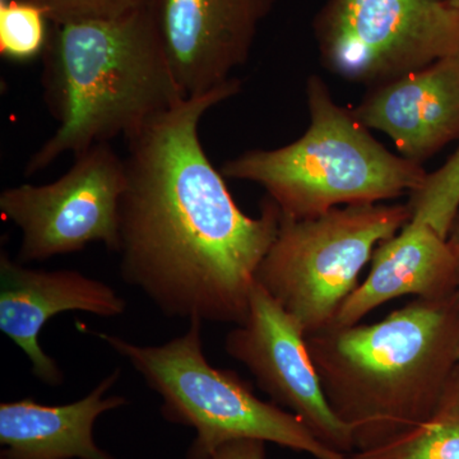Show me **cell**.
I'll use <instances>...</instances> for the list:
<instances>
[{
  "instance_id": "1",
  "label": "cell",
  "mask_w": 459,
  "mask_h": 459,
  "mask_svg": "<svg viewBox=\"0 0 459 459\" xmlns=\"http://www.w3.org/2000/svg\"><path fill=\"white\" fill-rule=\"evenodd\" d=\"M241 81L183 100L128 140L119 208L120 274L168 318L246 322L256 271L281 223L263 199L247 216L208 159L202 117Z\"/></svg>"
},
{
  "instance_id": "2",
  "label": "cell",
  "mask_w": 459,
  "mask_h": 459,
  "mask_svg": "<svg viewBox=\"0 0 459 459\" xmlns=\"http://www.w3.org/2000/svg\"><path fill=\"white\" fill-rule=\"evenodd\" d=\"M329 406L369 451L433 415L458 365L459 290L415 299L371 325L307 334Z\"/></svg>"
},
{
  "instance_id": "3",
  "label": "cell",
  "mask_w": 459,
  "mask_h": 459,
  "mask_svg": "<svg viewBox=\"0 0 459 459\" xmlns=\"http://www.w3.org/2000/svg\"><path fill=\"white\" fill-rule=\"evenodd\" d=\"M45 98L59 126L30 157L26 177L65 153L126 140L186 100L169 65L152 2L110 21L51 27L44 53Z\"/></svg>"
},
{
  "instance_id": "4",
  "label": "cell",
  "mask_w": 459,
  "mask_h": 459,
  "mask_svg": "<svg viewBox=\"0 0 459 459\" xmlns=\"http://www.w3.org/2000/svg\"><path fill=\"white\" fill-rule=\"evenodd\" d=\"M310 123L298 140L273 150H250L228 160V179L258 184L282 216L304 220L337 207L385 204L421 186L424 166L391 152L341 107L328 84L312 74L305 86Z\"/></svg>"
},
{
  "instance_id": "5",
  "label": "cell",
  "mask_w": 459,
  "mask_h": 459,
  "mask_svg": "<svg viewBox=\"0 0 459 459\" xmlns=\"http://www.w3.org/2000/svg\"><path fill=\"white\" fill-rule=\"evenodd\" d=\"M202 325L190 320L186 333L159 346L91 333L126 359L162 398L166 421L195 429L186 459H212L223 444L241 439L277 444L316 459H351L319 442L294 413L259 400L235 371L212 367L205 359Z\"/></svg>"
},
{
  "instance_id": "6",
  "label": "cell",
  "mask_w": 459,
  "mask_h": 459,
  "mask_svg": "<svg viewBox=\"0 0 459 459\" xmlns=\"http://www.w3.org/2000/svg\"><path fill=\"white\" fill-rule=\"evenodd\" d=\"M410 221L407 204L344 205L304 220L281 213L279 232L255 282L307 336L316 333L333 325L377 247Z\"/></svg>"
},
{
  "instance_id": "7",
  "label": "cell",
  "mask_w": 459,
  "mask_h": 459,
  "mask_svg": "<svg viewBox=\"0 0 459 459\" xmlns=\"http://www.w3.org/2000/svg\"><path fill=\"white\" fill-rule=\"evenodd\" d=\"M312 29L329 74L368 89L459 53L451 0H325Z\"/></svg>"
},
{
  "instance_id": "8",
  "label": "cell",
  "mask_w": 459,
  "mask_h": 459,
  "mask_svg": "<svg viewBox=\"0 0 459 459\" xmlns=\"http://www.w3.org/2000/svg\"><path fill=\"white\" fill-rule=\"evenodd\" d=\"M126 162L110 143L74 155L59 179L3 190L0 212L21 231L17 261L42 262L102 243L117 252Z\"/></svg>"
},
{
  "instance_id": "9",
  "label": "cell",
  "mask_w": 459,
  "mask_h": 459,
  "mask_svg": "<svg viewBox=\"0 0 459 459\" xmlns=\"http://www.w3.org/2000/svg\"><path fill=\"white\" fill-rule=\"evenodd\" d=\"M225 350L274 404L298 416L319 442L343 455L355 452L349 428L323 392L303 327L256 282L246 322L230 331Z\"/></svg>"
},
{
  "instance_id": "10",
  "label": "cell",
  "mask_w": 459,
  "mask_h": 459,
  "mask_svg": "<svg viewBox=\"0 0 459 459\" xmlns=\"http://www.w3.org/2000/svg\"><path fill=\"white\" fill-rule=\"evenodd\" d=\"M279 0H152L162 47L184 98L235 80Z\"/></svg>"
},
{
  "instance_id": "11",
  "label": "cell",
  "mask_w": 459,
  "mask_h": 459,
  "mask_svg": "<svg viewBox=\"0 0 459 459\" xmlns=\"http://www.w3.org/2000/svg\"><path fill=\"white\" fill-rule=\"evenodd\" d=\"M126 304L113 287L78 271L32 270L0 253V331L31 361L33 377L59 386L65 374L42 350L39 337L51 318L65 312H86L101 318L123 316Z\"/></svg>"
},
{
  "instance_id": "12",
  "label": "cell",
  "mask_w": 459,
  "mask_h": 459,
  "mask_svg": "<svg viewBox=\"0 0 459 459\" xmlns=\"http://www.w3.org/2000/svg\"><path fill=\"white\" fill-rule=\"evenodd\" d=\"M353 115L385 133L398 155L422 165L459 142V53L368 89Z\"/></svg>"
},
{
  "instance_id": "13",
  "label": "cell",
  "mask_w": 459,
  "mask_h": 459,
  "mask_svg": "<svg viewBox=\"0 0 459 459\" xmlns=\"http://www.w3.org/2000/svg\"><path fill=\"white\" fill-rule=\"evenodd\" d=\"M370 264L367 279L341 305L334 327L358 325L380 305L402 296L442 299L459 290L451 244L427 223L407 222L377 247Z\"/></svg>"
},
{
  "instance_id": "14",
  "label": "cell",
  "mask_w": 459,
  "mask_h": 459,
  "mask_svg": "<svg viewBox=\"0 0 459 459\" xmlns=\"http://www.w3.org/2000/svg\"><path fill=\"white\" fill-rule=\"evenodd\" d=\"M120 374L115 369L74 403H0V459H117L96 444L93 427L102 413L128 404L124 395H107Z\"/></svg>"
},
{
  "instance_id": "15",
  "label": "cell",
  "mask_w": 459,
  "mask_h": 459,
  "mask_svg": "<svg viewBox=\"0 0 459 459\" xmlns=\"http://www.w3.org/2000/svg\"><path fill=\"white\" fill-rule=\"evenodd\" d=\"M351 459H459V365L433 415L418 427Z\"/></svg>"
},
{
  "instance_id": "16",
  "label": "cell",
  "mask_w": 459,
  "mask_h": 459,
  "mask_svg": "<svg viewBox=\"0 0 459 459\" xmlns=\"http://www.w3.org/2000/svg\"><path fill=\"white\" fill-rule=\"evenodd\" d=\"M411 221L427 223L442 237H448L459 210V144L437 170L428 172L409 204Z\"/></svg>"
},
{
  "instance_id": "17",
  "label": "cell",
  "mask_w": 459,
  "mask_h": 459,
  "mask_svg": "<svg viewBox=\"0 0 459 459\" xmlns=\"http://www.w3.org/2000/svg\"><path fill=\"white\" fill-rule=\"evenodd\" d=\"M47 16L22 0L0 2V53L12 60L33 59L44 53L50 30Z\"/></svg>"
},
{
  "instance_id": "18",
  "label": "cell",
  "mask_w": 459,
  "mask_h": 459,
  "mask_svg": "<svg viewBox=\"0 0 459 459\" xmlns=\"http://www.w3.org/2000/svg\"><path fill=\"white\" fill-rule=\"evenodd\" d=\"M40 9L54 25L110 21L146 7L152 0H22Z\"/></svg>"
},
{
  "instance_id": "19",
  "label": "cell",
  "mask_w": 459,
  "mask_h": 459,
  "mask_svg": "<svg viewBox=\"0 0 459 459\" xmlns=\"http://www.w3.org/2000/svg\"><path fill=\"white\" fill-rule=\"evenodd\" d=\"M265 444L255 439L234 440L220 446L212 459H265Z\"/></svg>"
},
{
  "instance_id": "20",
  "label": "cell",
  "mask_w": 459,
  "mask_h": 459,
  "mask_svg": "<svg viewBox=\"0 0 459 459\" xmlns=\"http://www.w3.org/2000/svg\"><path fill=\"white\" fill-rule=\"evenodd\" d=\"M448 243L451 244L453 252H455V259H457L458 267V289H459V210L453 220L451 229L448 232Z\"/></svg>"
},
{
  "instance_id": "21",
  "label": "cell",
  "mask_w": 459,
  "mask_h": 459,
  "mask_svg": "<svg viewBox=\"0 0 459 459\" xmlns=\"http://www.w3.org/2000/svg\"><path fill=\"white\" fill-rule=\"evenodd\" d=\"M451 2L459 9V0H451Z\"/></svg>"
},
{
  "instance_id": "22",
  "label": "cell",
  "mask_w": 459,
  "mask_h": 459,
  "mask_svg": "<svg viewBox=\"0 0 459 459\" xmlns=\"http://www.w3.org/2000/svg\"><path fill=\"white\" fill-rule=\"evenodd\" d=\"M458 365H459V346H458Z\"/></svg>"
},
{
  "instance_id": "23",
  "label": "cell",
  "mask_w": 459,
  "mask_h": 459,
  "mask_svg": "<svg viewBox=\"0 0 459 459\" xmlns=\"http://www.w3.org/2000/svg\"><path fill=\"white\" fill-rule=\"evenodd\" d=\"M0 2H5V0H0Z\"/></svg>"
}]
</instances>
